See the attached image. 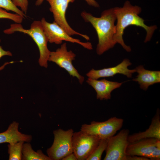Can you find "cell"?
Returning a JSON list of instances; mask_svg holds the SVG:
<instances>
[{
  "instance_id": "cell-8",
  "label": "cell",
  "mask_w": 160,
  "mask_h": 160,
  "mask_svg": "<svg viewBox=\"0 0 160 160\" xmlns=\"http://www.w3.org/2000/svg\"><path fill=\"white\" fill-rule=\"evenodd\" d=\"M76 56V54L72 51L67 50V43L65 42L55 51L50 52L48 61L54 62L65 69L71 76L76 77L79 83L82 84L84 77L79 73L72 64V61L75 59Z\"/></svg>"
},
{
  "instance_id": "cell-3",
  "label": "cell",
  "mask_w": 160,
  "mask_h": 160,
  "mask_svg": "<svg viewBox=\"0 0 160 160\" xmlns=\"http://www.w3.org/2000/svg\"><path fill=\"white\" fill-rule=\"evenodd\" d=\"M19 32L26 34L30 36L37 45L39 52L40 56L39 63L41 67L46 68L48 66V61L50 51L47 44L48 39L44 33L41 21L35 20L31 25L28 29L24 28L20 23L11 24L10 27L4 31L7 34H12L15 32Z\"/></svg>"
},
{
  "instance_id": "cell-26",
  "label": "cell",
  "mask_w": 160,
  "mask_h": 160,
  "mask_svg": "<svg viewBox=\"0 0 160 160\" xmlns=\"http://www.w3.org/2000/svg\"><path fill=\"white\" fill-rule=\"evenodd\" d=\"M90 6H93L96 7H99L98 4L95 0H84Z\"/></svg>"
},
{
  "instance_id": "cell-17",
  "label": "cell",
  "mask_w": 160,
  "mask_h": 160,
  "mask_svg": "<svg viewBox=\"0 0 160 160\" xmlns=\"http://www.w3.org/2000/svg\"><path fill=\"white\" fill-rule=\"evenodd\" d=\"M22 160H51L41 150L35 151L33 149L30 143H24L22 150Z\"/></svg>"
},
{
  "instance_id": "cell-9",
  "label": "cell",
  "mask_w": 160,
  "mask_h": 160,
  "mask_svg": "<svg viewBox=\"0 0 160 160\" xmlns=\"http://www.w3.org/2000/svg\"><path fill=\"white\" fill-rule=\"evenodd\" d=\"M100 139L81 131L73 132L72 137L73 153L78 160H87Z\"/></svg>"
},
{
  "instance_id": "cell-22",
  "label": "cell",
  "mask_w": 160,
  "mask_h": 160,
  "mask_svg": "<svg viewBox=\"0 0 160 160\" xmlns=\"http://www.w3.org/2000/svg\"><path fill=\"white\" fill-rule=\"evenodd\" d=\"M13 4L17 7L20 8L21 11L26 14L28 5V0H12Z\"/></svg>"
},
{
  "instance_id": "cell-25",
  "label": "cell",
  "mask_w": 160,
  "mask_h": 160,
  "mask_svg": "<svg viewBox=\"0 0 160 160\" xmlns=\"http://www.w3.org/2000/svg\"><path fill=\"white\" fill-rule=\"evenodd\" d=\"M62 160H77V158L73 153H70L64 158Z\"/></svg>"
},
{
  "instance_id": "cell-14",
  "label": "cell",
  "mask_w": 160,
  "mask_h": 160,
  "mask_svg": "<svg viewBox=\"0 0 160 160\" xmlns=\"http://www.w3.org/2000/svg\"><path fill=\"white\" fill-rule=\"evenodd\" d=\"M138 74L133 81L137 82L140 88L146 90L149 87L160 82V71H151L145 69L143 66L140 65L135 68Z\"/></svg>"
},
{
  "instance_id": "cell-2",
  "label": "cell",
  "mask_w": 160,
  "mask_h": 160,
  "mask_svg": "<svg viewBox=\"0 0 160 160\" xmlns=\"http://www.w3.org/2000/svg\"><path fill=\"white\" fill-rule=\"evenodd\" d=\"M81 16L86 22L92 25L96 32L98 40L96 49L97 55H101L114 46L116 17L114 8L103 11L99 17L85 11L81 13Z\"/></svg>"
},
{
  "instance_id": "cell-23",
  "label": "cell",
  "mask_w": 160,
  "mask_h": 160,
  "mask_svg": "<svg viewBox=\"0 0 160 160\" xmlns=\"http://www.w3.org/2000/svg\"><path fill=\"white\" fill-rule=\"evenodd\" d=\"M1 39H0V43L1 42ZM12 53L9 51H5L4 50L2 47L0 45V59L2 57L4 56H12ZM14 61H11L8 62H7L5 63L3 65L0 67V71L3 69L5 66L9 64L12 63H14Z\"/></svg>"
},
{
  "instance_id": "cell-13",
  "label": "cell",
  "mask_w": 160,
  "mask_h": 160,
  "mask_svg": "<svg viewBox=\"0 0 160 160\" xmlns=\"http://www.w3.org/2000/svg\"><path fill=\"white\" fill-rule=\"evenodd\" d=\"M86 82L94 89L97 99L100 100L110 99L112 91L119 88L123 83L109 81L105 79L98 80L89 78Z\"/></svg>"
},
{
  "instance_id": "cell-10",
  "label": "cell",
  "mask_w": 160,
  "mask_h": 160,
  "mask_svg": "<svg viewBox=\"0 0 160 160\" xmlns=\"http://www.w3.org/2000/svg\"><path fill=\"white\" fill-rule=\"evenodd\" d=\"M48 42L57 44H62L63 41L78 44L89 50L93 49L92 44L89 42H82L69 35L62 28L54 21L47 22L44 17L41 21Z\"/></svg>"
},
{
  "instance_id": "cell-16",
  "label": "cell",
  "mask_w": 160,
  "mask_h": 160,
  "mask_svg": "<svg viewBox=\"0 0 160 160\" xmlns=\"http://www.w3.org/2000/svg\"><path fill=\"white\" fill-rule=\"evenodd\" d=\"M19 125L18 123L14 121L9 125L6 130L0 133V144L15 143L20 141L30 142L32 139V136L19 132Z\"/></svg>"
},
{
  "instance_id": "cell-18",
  "label": "cell",
  "mask_w": 160,
  "mask_h": 160,
  "mask_svg": "<svg viewBox=\"0 0 160 160\" xmlns=\"http://www.w3.org/2000/svg\"><path fill=\"white\" fill-rule=\"evenodd\" d=\"M24 142L20 141L9 143V160H22V150Z\"/></svg>"
},
{
  "instance_id": "cell-4",
  "label": "cell",
  "mask_w": 160,
  "mask_h": 160,
  "mask_svg": "<svg viewBox=\"0 0 160 160\" xmlns=\"http://www.w3.org/2000/svg\"><path fill=\"white\" fill-rule=\"evenodd\" d=\"M124 120L116 116L103 121H92L90 124L82 125L80 131L100 139H108L115 135L122 127Z\"/></svg>"
},
{
  "instance_id": "cell-5",
  "label": "cell",
  "mask_w": 160,
  "mask_h": 160,
  "mask_svg": "<svg viewBox=\"0 0 160 160\" xmlns=\"http://www.w3.org/2000/svg\"><path fill=\"white\" fill-rule=\"evenodd\" d=\"M74 132L72 129L65 130L59 129L54 131V140L52 145L47 150L51 160H60L73 153L72 137Z\"/></svg>"
},
{
  "instance_id": "cell-20",
  "label": "cell",
  "mask_w": 160,
  "mask_h": 160,
  "mask_svg": "<svg viewBox=\"0 0 160 160\" xmlns=\"http://www.w3.org/2000/svg\"><path fill=\"white\" fill-rule=\"evenodd\" d=\"M0 7L7 11H11L25 18L26 15L21 10L18 9L12 2V0H0Z\"/></svg>"
},
{
  "instance_id": "cell-24",
  "label": "cell",
  "mask_w": 160,
  "mask_h": 160,
  "mask_svg": "<svg viewBox=\"0 0 160 160\" xmlns=\"http://www.w3.org/2000/svg\"><path fill=\"white\" fill-rule=\"evenodd\" d=\"M149 159L137 156H130L127 155V160H149Z\"/></svg>"
},
{
  "instance_id": "cell-6",
  "label": "cell",
  "mask_w": 160,
  "mask_h": 160,
  "mask_svg": "<svg viewBox=\"0 0 160 160\" xmlns=\"http://www.w3.org/2000/svg\"><path fill=\"white\" fill-rule=\"evenodd\" d=\"M127 155L145 157L150 160L160 159V140L153 138L143 139L129 143L126 150Z\"/></svg>"
},
{
  "instance_id": "cell-11",
  "label": "cell",
  "mask_w": 160,
  "mask_h": 160,
  "mask_svg": "<svg viewBox=\"0 0 160 160\" xmlns=\"http://www.w3.org/2000/svg\"><path fill=\"white\" fill-rule=\"evenodd\" d=\"M49 3V10L53 14L54 22L62 28L69 35H78L86 40H89V37L86 34L80 33L73 29L67 21L65 14L70 3L75 0H46Z\"/></svg>"
},
{
  "instance_id": "cell-15",
  "label": "cell",
  "mask_w": 160,
  "mask_h": 160,
  "mask_svg": "<svg viewBox=\"0 0 160 160\" xmlns=\"http://www.w3.org/2000/svg\"><path fill=\"white\" fill-rule=\"evenodd\" d=\"M153 138L160 140V111L158 109L151 119V124L145 131L129 135L128 140L132 143L140 140Z\"/></svg>"
},
{
  "instance_id": "cell-21",
  "label": "cell",
  "mask_w": 160,
  "mask_h": 160,
  "mask_svg": "<svg viewBox=\"0 0 160 160\" xmlns=\"http://www.w3.org/2000/svg\"><path fill=\"white\" fill-rule=\"evenodd\" d=\"M0 18L10 19L16 23L21 24L25 17L16 13L8 12L0 7Z\"/></svg>"
},
{
  "instance_id": "cell-7",
  "label": "cell",
  "mask_w": 160,
  "mask_h": 160,
  "mask_svg": "<svg viewBox=\"0 0 160 160\" xmlns=\"http://www.w3.org/2000/svg\"><path fill=\"white\" fill-rule=\"evenodd\" d=\"M129 133L128 129H123L108 139L104 160H127Z\"/></svg>"
},
{
  "instance_id": "cell-27",
  "label": "cell",
  "mask_w": 160,
  "mask_h": 160,
  "mask_svg": "<svg viewBox=\"0 0 160 160\" xmlns=\"http://www.w3.org/2000/svg\"><path fill=\"white\" fill-rule=\"evenodd\" d=\"M44 0H37L36 3L35 4L36 6H39L41 5Z\"/></svg>"
},
{
  "instance_id": "cell-19",
  "label": "cell",
  "mask_w": 160,
  "mask_h": 160,
  "mask_svg": "<svg viewBox=\"0 0 160 160\" xmlns=\"http://www.w3.org/2000/svg\"><path fill=\"white\" fill-rule=\"evenodd\" d=\"M108 140L100 139L96 147L87 160H101L103 153L107 147Z\"/></svg>"
},
{
  "instance_id": "cell-1",
  "label": "cell",
  "mask_w": 160,
  "mask_h": 160,
  "mask_svg": "<svg viewBox=\"0 0 160 160\" xmlns=\"http://www.w3.org/2000/svg\"><path fill=\"white\" fill-rule=\"evenodd\" d=\"M114 9L117 20L116 25V32L114 37L116 44H120L127 52L131 51L130 47L124 43L123 35L125 28L131 25L141 27L146 31L145 43L151 40L157 27L155 25L148 26L145 24L144 20L138 15L142 11L140 7L133 6L129 1H127L122 7H115Z\"/></svg>"
},
{
  "instance_id": "cell-12",
  "label": "cell",
  "mask_w": 160,
  "mask_h": 160,
  "mask_svg": "<svg viewBox=\"0 0 160 160\" xmlns=\"http://www.w3.org/2000/svg\"><path fill=\"white\" fill-rule=\"evenodd\" d=\"M132 63L128 59H124L117 65L111 67L96 70L92 69L86 74L88 78L98 79L101 78L113 77L117 74H122L128 78L132 77V74L136 72L135 69H129L128 67Z\"/></svg>"
}]
</instances>
